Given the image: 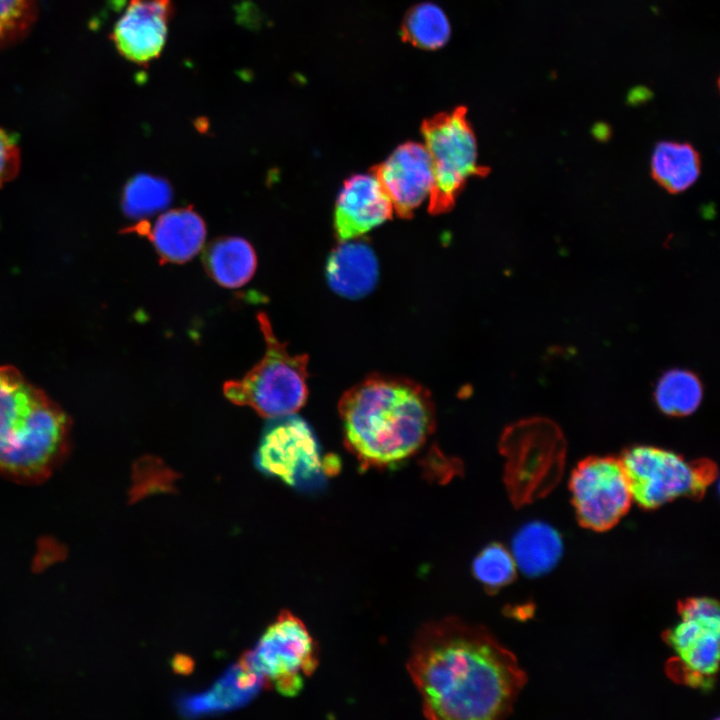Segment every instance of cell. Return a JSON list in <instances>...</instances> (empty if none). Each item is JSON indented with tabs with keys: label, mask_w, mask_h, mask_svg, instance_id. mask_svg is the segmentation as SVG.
<instances>
[{
	"label": "cell",
	"mask_w": 720,
	"mask_h": 720,
	"mask_svg": "<svg viewBox=\"0 0 720 720\" xmlns=\"http://www.w3.org/2000/svg\"><path fill=\"white\" fill-rule=\"evenodd\" d=\"M175 477L176 474L165 467L163 463L159 465L152 477L151 458L141 459L137 465H135L134 469V480L131 490L132 500H138L143 495L155 490L169 491L170 488H173L172 483Z\"/></svg>",
	"instance_id": "cell-26"
},
{
	"label": "cell",
	"mask_w": 720,
	"mask_h": 720,
	"mask_svg": "<svg viewBox=\"0 0 720 720\" xmlns=\"http://www.w3.org/2000/svg\"><path fill=\"white\" fill-rule=\"evenodd\" d=\"M371 172L388 195L393 211L402 218L413 215L414 210L429 197L433 186L431 158L420 143L399 145Z\"/></svg>",
	"instance_id": "cell-12"
},
{
	"label": "cell",
	"mask_w": 720,
	"mask_h": 720,
	"mask_svg": "<svg viewBox=\"0 0 720 720\" xmlns=\"http://www.w3.org/2000/svg\"><path fill=\"white\" fill-rule=\"evenodd\" d=\"M209 276L226 288H238L254 275L257 258L251 244L240 237H222L212 241L202 256Z\"/></svg>",
	"instance_id": "cell-18"
},
{
	"label": "cell",
	"mask_w": 720,
	"mask_h": 720,
	"mask_svg": "<svg viewBox=\"0 0 720 720\" xmlns=\"http://www.w3.org/2000/svg\"><path fill=\"white\" fill-rule=\"evenodd\" d=\"M146 233L162 262L184 263L201 249L206 227L198 213L185 207L164 213Z\"/></svg>",
	"instance_id": "cell-17"
},
{
	"label": "cell",
	"mask_w": 720,
	"mask_h": 720,
	"mask_svg": "<svg viewBox=\"0 0 720 720\" xmlns=\"http://www.w3.org/2000/svg\"><path fill=\"white\" fill-rule=\"evenodd\" d=\"M621 462L633 500L645 509L658 508L679 497L701 498L717 472L708 459L687 461L653 446L629 448Z\"/></svg>",
	"instance_id": "cell-7"
},
{
	"label": "cell",
	"mask_w": 720,
	"mask_h": 720,
	"mask_svg": "<svg viewBox=\"0 0 720 720\" xmlns=\"http://www.w3.org/2000/svg\"><path fill=\"white\" fill-rule=\"evenodd\" d=\"M703 387L699 378L684 369H671L658 380L655 400L658 408L669 416H687L700 405Z\"/></svg>",
	"instance_id": "cell-21"
},
{
	"label": "cell",
	"mask_w": 720,
	"mask_h": 720,
	"mask_svg": "<svg viewBox=\"0 0 720 720\" xmlns=\"http://www.w3.org/2000/svg\"><path fill=\"white\" fill-rule=\"evenodd\" d=\"M450 31L445 13L440 7L429 2L412 7L401 25L402 39L424 50L443 47L449 40Z\"/></svg>",
	"instance_id": "cell-22"
},
{
	"label": "cell",
	"mask_w": 720,
	"mask_h": 720,
	"mask_svg": "<svg viewBox=\"0 0 720 720\" xmlns=\"http://www.w3.org/2000/svg\"><path fill=\"white\" fill-rule=\"evenodd\" d=\"M19 162L17 137L0 128V185L16 175Z\"/></svg>",
	"instance_id": "cell-27"
},
{
	"label": "cell",
	"mask_w": 720,
	"mask_h": 720,
	"mask_svg": "<svg viewBox=\"0 0 720 720\" xmlns=\"http://www.w3.org/2000/svg\"><path fill=\"white\" fill-rule=\"evenodd\" d=\"M407 668L423 713L433 720L504 718L527 679L490 632L454 617L418 631Z\"/></svg>",
	"instance_id": "cell-1"
},
{
	"label": "cell",
	"mask_w": 720,
	"mask_h": 720,
	"mask_svg": "<svg viewBox=\"0 0 720 720\" xmlns=\"http://www.w3.org/2000/svg\"><path fill=\"white\" fill-rule=\"evenodd\" d=\"M653 97L652 91L646 86H635L628 91L626 101L629 105H640Z\"/></svg>",
	"instance_id": "cell-28"
},
{
	"label": "cell",
	"mask_w": 720,
	"mask_h": 720,
	"mask_svg": "<svg viewBox=\"0 0 720 720\" xmlns=\"http://www.w3.org/2000/svg\"><path fill=\"white\" fill-rule=\"evenodd\" d=\"M566 449L563 432L548 418L524 419L505 429L500 441L504 482L515 506L552 491L563 475Z\"/></svg>",
	"instance_id": "cell-4"
},
{
	"label": "cell",
	"mask_w": 720,
	"mask_h": 720,
	"mask_svg": "<svg viewBox=\"0 0 720 720\" xmlns=\"http://www.w3.org/2000/svg\"><path fill=\"white\" fill-rule=\"evenodd\" d=\"M472 571L488 591H496L513 581L516 576V563L511 552L503 545L492 543L474 558Z\"/></svg>",
	"instance_id": "cell-24"
},
{
	"label": "cell",
	"mask_w": 720,
	"mask_h": 720,
	"mask_svg": "<svg viewBox=\"0 0 720 720\" xmlns=\"http://www.w3.org/2000/svg\"><path fill=\"white\" fill-rule=\"evenodd\" d=\"M569 486L579 523L594 531L616 525L633 501L621 459L610 456L583 459L573 470Z\"/></svg>",
	"instance_id": "cell-11"
},
{
	"label": "cell",
	"mask_w": 720,
	"mask_h": 720,
	"mask_svg": "<svg viewBox=\"0 0 720 720\" xmlns=\"http://www.w3.org/2000/svg\"><path fill=\"white\" fill-rule=\"evenodd\" d=\"M34 16V0H0V46L23 35Z\"/></svg>",
	"instance_id": "cell-25"
},
{
	"label": "cell",
	"mask_w": 720,
	"mask_h": 720,
	"mask_svg": "<svg viewBox=\"0 0 720 720\" xmlns=\"http://www.w3.org/2000/svg\"><path fill=\"white\" fill-rule=\"evenodd\" d=\"M347 447L365 467H387L415 454L434 426L429 394L407 379L369 377L339 403Z\"/></svg>",
	"instance_id": "cell-2"
},
{
	"label": "cell",
	"mask_w": 720,
	"mask_h": 720,
	"mask_svg": "<svg viewBox=\"0 0 720 720\" xmlns=\"http://www.w3.org/2000/svg\"><path fill=\"white\" fill-rule=\"evenodd\" d=\"M171 185L162 177L138 174L125 185L122 209L131 219H143L166 208L172 200Z\"/></svg>",
	"instance_id": "cell-23"
},
{
	"label": "cell",
	"mask_w": 720,
	"mask_h": 720,
	"mask_svg": "<svg viewBox=\"0 0 720 720\" xmlns=\"http://www.w3.org/2000/svg\"><path fill=\"white\" fill-rule=\"evenodd\" d=\"M391 201L371 174L354 175L344 182L337 197L334 228L340 242L357 239L391 218Z\"/></svg>",
	"instance_id": "cell-14"
},
{
	"label": "cell",
	"mask_w": 720,
	"mask_h": 720,
	"mask_svg": "<svg viewBox=\"0 0 720 720\" xmlns=\"http://www.w3.org/2000/svg\"><path fill=\"white\" fill-rule=\"evenodd\" d=\"M678 612L679 622L665 634L674 654L668 673L680 683L710 689L719 663V605L710 598H692L681 602Z\"/></svg>",
	"instance_id": "cell-9"
},
{
	"label": "cell",
	"mask_w": 720,
	"mask_h": 720,
	"mask_svg": "<svg viewBox=\"0 0 720 720\" xmlns=\"http://www.w3.org/2000/svg\"><path fill=\"white\" fill-rule=\"evenodd\" d=\"M238 663L263 675L269 687L273 683L283 696H295L303 688L304 676H310L318 665L317 646L305 624L282 611Z\"/></svg>",
	"instance_id": "cell-8"
},
{
	"label": "cell",
	"mask_w": 720,
	"mask_h": 720,
	"mask_svg": "<svg viewBox=\"0 0 720 720\" xmlns=\"http://www.w3.org/2000/svg\"><path fill=\"white\" fill-rule=\"evenodd\" d=\"M421 132L431 158L433 186L428 210L436 215L451 210L467 180L484 177L489 169L477 164V145L463 106L423 121Z\"/></svg>",
	"instance_id": "cell-6"
},
{
	"label": "cell",
	"mask_w": 720,
	"mask_h": 720,
	"mask_svg": "<svg viewBox=\"0 0 720 720\" xmlns=\"http://www.w3.org/2000/svg\"><path fill=\"white\" fill-rule=\"evenodd\" d=\"M173 14L172 0H129L112 32L119 53L140 65L157 59L165 47Z\"/></svg>",
	"instance_id": "cell-13"
},
{
	"label": "cell",
	"mask_w": 720,
	"mask_h": 720,
	"mask_svg": "<svg viewBox=\"0 0 720 720\" xmlns=\"http://www.w3.org/2000/svg\"><path fill=\"white\" fill-rule=\"evenodd\" d=\"M258 320L266 343L264 356L241 379L225 382L224 395L233 404L249 406L265 418L294 414L308 396V357L290 354L287 344L274 335L265 314L260 313Z\"/></svg>",
	"instance_id": "cell-5"
},
{
	"label": "cell",
	"mask_w": 720,
	"mask_h": 720,
	"mask_svg": "<svg viewBox=\"0 0 720 720\" xmlns=\"http://www.w3.org/2000/svg\"><path fill=\"white\" fill-rule=\"evenodd\" d=\"M192 660L187 656H176L172 666L177 673H189L192 670Z\"/></svg>",
	"instance_id": "cell-29"
},
{
	"label": "cell",
	"mask_w": 720,
	"mask_h": 720,
	"mask_svg": "<svg viewBox=\"0 0 720 720\" xmlns=\"http://www.w3.org/2000/svg\"><path fill=\"white\" fill-rule=\"evenodd\" d=\"M329 286L338 295L357 299L369 294L378 280V263L371 247L357 239L341 242L326 265Z\"/></svg>",
	"instance_id": "cell-16"
},
{
	"label": "cell",
	"mask_w": 720,
	"mask_h": 720,
	"mask_svg": "<svg viewBox=\"0 0 720 720\" xmlns=\"http://www.w3.org/2000/svg\"><path fill=\"white\" fill-rule=\"evenodd\" d=\"M325 463L305 420L294 414L270 418L255 454L260 472L297 489H312L320 485Z\"/></svg>",
	"instance_id": "cell-10"
},
{
	"label": "cell",
	"mask_w": 720,
	"mask_h": 720,
	"mask_svg": "<svg viewBox=\"0 0 720 720\" xmlns=\"http://www.w3.org/2000/svg\"><path fill=\"white\" fill-rule=\"evenodd\" d=\"M66 412L15 367L0 366V476L39 484L63 463L71 444Z\"/></svg>",
	"instance_id": "cell-3"
},
{
	"label": "cell",
	"mask_w": 720,
	"mask_h": 720,
	"mask_svg": "<svg viewBox=\"0 0 720 720\" xmlns=\"http://www.w3.org/2000/svg\"><path fill=\"white\" fill-rule=\"evenodd\" d=\"M562 551V539L554 528L543 522H531L515 534L511 554L524 574L540 576L557 564Z\"/></svg>",
	"instance_id": "cell-19"
},
{
	"label": "cell",
	"mask_w": 720,
	"mask_h": 720,
	"mask_svg": "<svg viewBox=\"0 0 720 720\" xmlns=\"http://www.w3.org/2000/svg\"><path fill=\"white\" fill-rule=\"evenodd\" d=\"M651 174L670 193H680L692 186L700 174V157L688 143L662 141L651 157Z\"/></svg>",
	"instance_id": "cell-20"
},
{
	"label": "cell",
	"mask_w": 720,
	"mask_h": 720,
	"mask_svg": "<svg viewBox=\"0 0 720 720\" xmlns=\"http://www.w3.org/2000/svg\"><path fill=\"white\" fill-rule=\"evenodd\" d=\"M592 134L599 141H607L611 136V128L605 122H597L592 127Z\"/></svg>",
	"instance_id": "cell-30"
},
{
	"label": "cell",
	"mask_w": 720,
	"mask_h": 720,
	"mask_svg": "<svg viewBox=\"0 0 720 720\" xmlns=\"http://www.w3.org/2000/svg\"><path fill=\"white\" fill-rule=\"evenodd\" d=\"M264 688L269 684L263 675L236 663L207 690L179 697L177 709L186 718L229 712L250 703Z\"/></svg>",
	"instance_id": "cell-15"
}]
</instances>
